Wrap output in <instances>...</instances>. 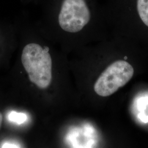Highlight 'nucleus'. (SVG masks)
<instances>
[{
    "mask_svg": "<svg viewBox=\"0 0 148 148\" xmlns=\"http://www.w3.org/2000/svg\"><path fill=\"white\" fill-rule=\"evenodd\" d=\"M48 51V47L29 43L21 54V63L30 81L41 89L47 88L52 79V61Z\"/></svg>",
    "mask_w": 148,
    "mask_h": 148,
    "instance_id": "obj_1",
    "label": "nucleus"
},
{
    "mask_svg": "<svg viewBox=\"0 0 148 148\" xmlns=\"http://www.w3.org/2000/svg\"><path fill=\"white\" fill-rule=\"evenodd\" d=\"M132 66L124 60H117L109 66L97 79L94 89L101 97H108L126 85L132 78Z\"/></svg>",
    "mask_w": 148,
    "mask_h": 148,
    "instance_id": "obj_2",
    "label": "nucleus"
},
{
    "mask_svg": "<svg viewBox=\"0 0 148 148\" xmlns=\"http://www.w3.org/2000/svg\"><path fill=\"white\" fill-rule=\"evenodd\" d=\"M90 20V11L85 0H64L58 21L64 31L79 32Z\"/></svg>",
    "mask_w": 148,
    "mask_h": 148,
    "instance_id": "obj_3",
    "label": "nucleus"
},
{
    "mask_svg": "<svg viewBox=\"0 0 148 148\" xmlns=\"http://www.w3.org/2000/svg\"><path fill=\"white\" fill-rule=\"evenodd\" d=\"M137 10L141 20L148 27V0H137Z\"/></svg>",
    "mask_w": 148,
    "mask_h": 148,
    "instance_id": "obj_4",
    "label": "nucleus"
},
{
    "mask_svg": "<svg viewBox=\"0 0 148 148\" xmlns=\"http://www.w3.org/2000/svg\"><path fill=\"white\" fill-rule=\"evenodd\" d=\"M8 119L13 122L18 124H21L26 121L27 116L24 113L12 111L8 115Z\"/></svg>",
    "mask_w": 148,
    "mask_h": 148,
    "instance_id": "obj_5",
    "label": "nucleus"
},
{
    "mask_svg": "<svg viewBox=\"0 0 148 148\" xmlns=\"http://www.w3.org/2000/svg\"><path fill=\"white\" fill-rule=\"evenodd\" d=\"M2 148H21L18 144L13 143H6L2 145Z\"/></svg>",
    "mask_w": 148,
    "mask_h": 148,
    "instance_id": "obj_6",
    "label": "nucleus"
},
{
    "mask_svg": "<svg viewBox=\"0 0 148 148\" xmlns=\"http://www.w3.org/2000/svg\"><path fill=\"white\" fill-rule=\"evenodd\" d=\"M2 120H3V116H2V114H1V112H0V128H1L2 123Z\"/></svg>",
    "mask_w": 148,
    "mask_h": 148,
    "instance_id": "obj_7",
    "label": "nucleus"
}]
</instances>
